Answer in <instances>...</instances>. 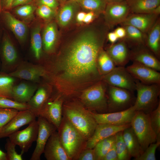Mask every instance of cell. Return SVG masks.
Instances as JSON below:
<instances>
[{
    "instance_id": "obj_1",
    "label": "cell",
    "mask_w": 160,
    "mask_h": 160,
    "mask_svg": "<svg viewBox=\"0 0 160 160\" xmlns=\"http://www.w3.org/2000/svg\"><path fill=\"white\" fill-rule=\"evenodd\" d=\"M109 28L106 25L101 28L94 27L77 37L56 63L55 68L62 73L55 77V82L63 79L74 82L87 77L95 83L101 80L97 60Z\"/></svg>"
},
{
    "instance_id": "obj_2",
    "label": "cell",
    "mask_w": 160,
    "mask_h": 160,
    "mask_svg": "<svg viewBox=\"0 0 160 160\" xmlns=\"http://www.w3.org/2000/svg\"><path fill=\"white\" fill-rule=\"evenodd\" d=\"M63 115L87 140L92 136L98 124L91 111L88 110L81 102L74 101L63 105Z\"/></svg>"
},
{
    "instance_id": "obj_3",
    "label": "cell",
    "mask_w": 160,
    "mask_h": 160,
    "mask_svg": "<svg viewBox=\"0 0 160 160\" xmlns=\"http://www.w3.org/2000/svg\"><path fill=\"white\" fill-rule=\"evenodd\" d=\"M61 142L71 160H77L87 140L64 116L57 129Z\"/></svg>"
},
{
    "instance_id": "obj_4",
    "label": "cell",
    "mask_w": 160,
    "mask_h": 160,
    "mask_svg": "<svg viewBox=\"0 0 160 160\" xmlns=\"http://www.w3.org/2000/svg\"><path fill=\"white\" fill-rule=\"evenodd\" d=\"M135 82L137 97L133 106L136 111L149 113L160 102V84H146L136 80Z\"/></svg>"
},
{
    "instance_id": "obj_5",
    "label": "cell",
    "mask_w": 160,
    "mask_h": 160,
    "mask_svg": "<svg viewBox=\"0 0 160 160\" xmlns=\"http://www.w3.org/2000/svg\"><path fill=\"white\" fill-rule=\"evenodd\" d=\"M100 80L84 91L80 98L81 102L89 111L105 113L108 112L107 89Z\"/></svg>"
},
{
    "instance_id": "obj_6",
    "label": "cell",
    "mask_w": 160,
    "mask_h": 160,
    "mask_svg": "<svg viewBox=\"0 0 160 160\" xmlns=\"http://www.w3.org/2000/svg\"><path fill=\"white\" fill-rule=\"evenodd\" d=\"M130 125L138 139L143 153L151 144L156 141L157 137L151 126L149 113L137 111Z\"/></svg>"
},
{
    "instance_id": "obj_7",
    "label": "cell",
    "mask_w": 160,
    "mask_h": 160,
    "mask_svg": "<svg viewBox=\"0 0 160 160\" xmlns=\"http://www.w3.org/2000/svg\"><path fill=\"white\" fill-rule=\"evenodd\" d=\"M107 89V113L124 111L134 105L136 98L133 92L109 85Z\"/></svg>"
},
{
    "instance_id": "obj_8",
    "label": "cell",
    "mask_w": 160,
    "mask_h": 160,
    "mask_svg": "<svg viewBox=\"0 0 160 160\" xmlns=\"http://www.w3.org/2000/svg\"><path fill=\"white\" fill-rule=\"evenodd\" d=\"M101 80L108 85L132 92L135 90V79L124 66L116 67L110 72L102 76Z\"/></svg>"
},
{
    "instance_id": "obj_9",
    "label": "cell",
    "mask_w": 160,
    "mask_h": 160,
    "mask_svg": "<svg viewBox=\"0 0 160 160\" xmlns=\"http://www.w3.org/2000/svg\"><path fill=\"white\" fill-rule=\"evenodd\" d=\"M136 111L133 105L127 109L118 112L105 113L91 112L97 124L122 126L130 125Z\"/></svg>"
},
{
    "instance_id": "obj_10",
    "label": "cell",
    "mask_w": 160,
    "mask_h": 160,
    "mask_svg": "<svg viewBox=\"0 0 160 160\" xmlns=\"http://www.w3.org/2000/svg\"><path fill=\"white\" fill-rule=\"evenodd\" d=\"M131 12L126 0L107 3L103 13L105 23L109 28L120 24Z\"/></svg>"
},
{
    "instance_id": "obj_11",
    "label": "cell",
    "mask_w": 160,
    "mask_h": 160,
    "mask_svg": "<svg viewBox=\"0 0 160 160\" xmlns=\"http://www.w3.org/2000/svg\"><path fill=\"white\" fill-rule=\"evenodd\" d=\"M26 128L13 133L8 137L10 140L16 146H18L23 153L27 152L33 143L36 141L39 124L36 120L28 124Z\"/></svg>"
},
{
    "instance_id": "obj_12",
    "label": "cell",
    "mask_w": 160,
    "mask_h": 160,
    "mask_svg": "<svg viewBox=\"0 0 160 160\" xmlns=\"http://www.w3.org/2000/svg\"><path fill=\"white\" fill-rule=\"evenodd\" d=\"M39 129L36 145L30 160H40L47 142L50 136L57 130V128L44 118L38 117Z\"/></svg>"
},
{
    "instance_id": "obj_13",
    "label": "cell",
    "mask_w": 160,
    "mask_h": 160,
    "mask_svg": "<svg viewBox=\"0 0 160 160\" xmlns=\"http://www.w3.org/2000/svg\"><path fill=\"white\" fill-rule=\"evenodd\" d=\"M126 68L135 79L143 84H160V73L159 71L136 62H133Z\"/></svg>"
},
{
    "instance_id": "obj_14",
    "label": "cell",
    "mask_w": 160,
    "mask_h": 160,
    "mask_svg": "<svg viewBox=\"0 0 160 160\" xmlns=\"http://www.w3.org/2000/svg\"><path fill=\"white\" fill-rule=\"evenodd\" d=\"M60 96L49 100L40 111L38 116L46 119L58 129L63 117V100Z\"/></svg>"
},
{
    "instance_id": "obj_15",
    "label": "cell",
    "mask_w": 160,
    "mask_h": 160,
    "mask_svg": "<svg viewBox=\"0 0 160 160\" xmlns=\"http://www.w3.org/2000/svg\"><path fill=\"white\" fill-rule=\"evenodd\" d=\"M45 73L41 66L26 62L20 63L13 71L8 73L15 78L20 79L34 82H37Z\"/></svg>"
},
{
    "instance_id": "obj_16",
    "label": "cell",
    "mask_w": 160,
    "mask_h": 160,
    "mask_svg": "<svg viewBox=\"0 0 160 160\" xmlns=\"http://www.w3.org/2000/svg\"><path fill=\"white\" fill-rule=\"evenodd\" d=\"M36 116L28 109L18 113L0 131V138L8 137L19 130L22 126L36 120Z\"/></svg>"
},
{
    "instance_id": "obj_17",
    "label": "cell",
    "mask_w": 160,
    "mask_h": 160,
    "mask_svg": "<svg viewBox=\"0 0 160 160\" xmlns=\"http://www.w3.org/2000/svg\"><path fill=\"white\" fill-rule=\"evenodd\" d=\"M0 53L2 65L7 69H15L20 63L17 50L7 34L2 39Z\"/></svg>"
},
{
    "instance_id": "obj_18",
    "label": "cell",
    "mask_w": 160,
    "mask_h": 160,
    "mask_svg": "<svg viewBox=\"0 0 160 160\" xmlns=\"http://www.w3.org/2000/svg\"><path fill=\"white\" fill-rule=\"evenodd\" d=\"M159 15L153 13H130L120 25L122 26L129 25L138 29L146 34L154 25Z\"/></svg>"
},
{
    "instance_id": "obj_19",
    "label": "cell",
    "mask_w": 160,
    "mask_h": 160,
    "mask_svg": "<svg viewBox=\"0 0 160 160\" xmlns=\"http://www.w3.org/2000/svg\"><path fill=\"white\" fill-rule=\"evenodd\" d=\"M130 60L153 68L160 71V62L145 45L131 47Z\"/></svg>"
},
{
    "instance_id": "obj_20",
    "label": "cell",
    "mask_w": 160,
    "mask_h": 160,
    "mask_svg": "<svg viewBox=\"0 0 160 160\" xmlns=\"http://www.w3.org/2000/svg\"><path fill=\"white\" fill-rule=\"evenodd\" d=\"M43 153L47 160H71L61 142L56 131L49 138Z\"/></svg>"
},
{
    "instance_id": "obj_21",
    "label": "cell",
    "mask_w": 160,
    "mask_h": 160,
    "mask_svg": "<svg viewBox=\"0 0 160 160\" xmlns=\"http://www.w3.org/2000/svg\"><path fill=\"white\" fill-rule=\"evenodd\" d=\"M130 126H117L105 124H98L93 134L87 141L86 148H93L99 141L114 135L118 132L123 131Z\"/></svg>"
},
{
    "instance_id": "obj_22",
    "label": "cell",
    "mask_w": 160,
    "mask_h": 160,
    "mask_svg": "<svg viewBox=\"0 0 160 160\" xmlns=\"http://www.w3.org/2000/svg\"><path fill=\"white\" fill-rule=\"evenodd\" d=\"M3 21L20 43L25 41L28 33L26 24L15 18L8 10L1 12Z\"/></svg>"
},
{
    "instance_id": "obj_23",
    "label": "cell",
    "mask_w": 160,
    "mask_h": 160,
    "mask_svg": "<svg viewBox=\"0 0 160 160\" xmlns=\"http://www.w3.org/2000/svg\"><path fill=\"white\" fill-rule=\"evenodd\" d=\"M123 39L115 43L108 48L107 52L116 66H124L130 60V50Z\"/></svg>"
},
{
    "instance_id": "obj_24",
    "label": "cell",
    "mask_w": 160,
    "mask_h": 160,
    "mask_svg": "<svg viewBox=\"0 0 160 160\" xmlns=\"http://www.w3.org/2000/svg\"><path fill=\"white\" fill-rule=\"evenodd\" d=\"M80 7L78 3L71 0H67L61 4L57 14V20L59 25L64 27L69 25Z\"/></svg>"
},
{
    "instance_id": "obj_25",
    "label": "cell",
    "mask_w": 160,
    "mask_h": 160,
    "mask_svg": "<svg viewBox=\"0 0 160 160\" xmlns=\"http://www.w3.org/2000/svg\"><path fill=\"white\" fill-rule=\"evenodd\" d=\"M37 89L34 84L23 82L14 85L12 91V99L17 102L27 103L33 96Z\"/></svg>"
},
{
    "instance_id": "obj_26",
    "label": "cell",
    "mask_w": 160,
    "mask_h": 160,
    "mask_svg": "<svg viewBox=\"0 0 160 160\" xmlns=\"http://www.w3.org/2000/svg\"><path fill=\"white\" fill-rule=\"evenodd\" d=\"M145 46L159 59L160 57V19L146 34Z\"/></svg>"
},
{
    "instance_id": "obj_27",
    "label": "cell",
    "mask_w": 160,
    "mask_h": 160,
    "mask_svg": "<svg viewBox=\"0 0 160 160\" xmlns=\"http://www.w3.org/2000/svg\"><path fill=\"white\" fill-rule=\"evenodd\" d=\"M49 92L44 87L37 88L30 100L27 103L29 106L28 110L36 117L44 106L49 99Z\"/></svg>"
},
{
    "instance_id": "obj_28",
    "label": "cell",
    "mask_w": 160,
    "mask_h": 160,
    "mask_svg": "<svg viewBox=\"0 0 160 160\" xmlns=\"http://www.w3.org/2000/svg\"><path fill=\"white\" fill-rule=\"evenodd\" d=\"M123 137L131 157L134 159L143 153L138 139L131 125L123 131Z\"/></svg>"
},
{
    "instance_id": "obj_29",
    "label": "cell",
    "mask_w": 160,
    "mask_h": 160,
    "mask_svg": "<svg viewBox=\"0 0 160 160\" xmlns=\"http://www.w3.org/2000/svg\"><path fill=\"white\" fill-rule=\"evenodd\" d=\"M132 13H152L160 5V0H126Z\"/></svg>"
},
{
    "instance_id": "obj_30",
    "label": "cell",
    "mask_w": 160,
    "mask_h": 160,
    "mask_svg": "<svg viewBox=\"0 0 160 160\" xmlns=\"http://www.w3.org/2000/svg\"><path fill=\"white\" fill-rule=\"evenodd\" d=\"M58 37V31L56 24L53 22L45 26L42 37L43 47L47 52H50L54 49Z\"/></svg>"
},
{
    "instance_id": "obj_31",
    "label": "cell",
    "mask_w": 160,
    "mask_h": 160,
    "mask_svg": "<svg viewBox=\"0 0 160 160\" xmlns=\"http://www.w3.org/2000/svg\"><path fill=\"white\" fill-rule=\"evenodd\" d=\"M123 26L126 31L125 37L123 39L127 43L129 47L145 45L146 34L137 28L131 25Z\"/></svg>"
},
{
    "instance_id": "obj_32",
    "label": "cell",
    "mask_w": 160,
    "mask_h": 160,
    "mask_svg": "<svg viewBox=\"0 0 160 160\" xmlns=\"http://www.w3.org/2000/svg\"><path fill=\"white\" fill-rule=\"evenodd\" d=\"M41 31V25L38 24L32 28L31 32V48L34 57L37 60L40 59L42 53L43 44Z\"/></svg>"
},
{
    "instance_id": "obj_33",
    "label": "cell",
    "mask_w": 160,
    "mask_h": 160,
    "mask_svg": "<svg viewBox=\"0 0 160 160\" xmlns=\"http://www.w3.org/2000/svg\"><path fill=\"white\" fill-rule=\"evenodd\" d=\"M97 65L99 73L102 76L110 72L116 66L107 52L103 49L98 55Z\"/></svg>"
},
{
    "instance_id": "obj_34",
    "label": "cell",
    "mask_w": 160,
    "mask_h": 160,
    "mask_svg": "<svg viewBox=\"0 0 160 160\" xmlns=\"http://www.w3.org/2000/svg\"><path fill=\"white\" fill-rule=\"evenodd\" d=\"M15 79L8 74L0 73V97L12 99V89Z\"/></svg>"
},
{
    "instance_id": "obj_35",
    "label": "cell",
    "mask_w": 160,
    "mask_h": 160,
    "mask_svg": "<svg viewBox=\"0 0 160 160\" xmlns=\"http://www.w3.org/2000/svg\"><path fill=\"white\" fill-rule=\"evenodd\" d=\"M107 4L105 0H80L79 3L84 9L99 15L103 13Z\"/></svg>"
},
{
    "instance_id": "obj_36",
    "label": "cell",
    "mask_w": 160,
    "mask_h": 160,
    "mask_svg": "<svg viewBox=\"0 0 160 160\" xmlns=\"http://www.w3.org/2000/svg\"><path fill=\"white\" fill-rule=\"evenodd\" d=\"M115 140V135L98 142L93 148L96 160H102Z\"/></svg>"
},
{
    "instance_id": "obj_37",
    "label": "cell",
    "mask_w": 160,
    "mask_h": 160,
    "mask_svg": "<svg viewBox=\"0 0 160 160\" xmlns=\"http://www.w3.org/2000/svg\"><path fill=\"white\" fill-rule=\"evenodd\" d=\"M115 144L118 160H129L131 157L129 154L123 136V131L115 135Z\"/></svg>"
},
{
    "instance_id": "obj_38",
    "label": "cell",
    "mask_w": 160,
    "mask_h": 160,
    "mask_svg": "<svg viewBox=\"0 0 160 160\" xmlns=\"http://www.w3.org/2000/svg\"><path fill=\"white\" fill-rule=\"evenodd\" d=\"M36 8L34 3L21 5L14 8V12L20 17L24 19H29L33 17Z\"/></svg>"
},
{
    "instance_id": "obj_39",
    "label": "cell",
    "mask_w": 160,
    "mask_h": 160,
    "mask_svg": "<svg viewBox=\"0 0 160 160\" xmlns=\"http://www.w3.org/2000/svg\"><path fill=\"white\" fill-rule=\"evenodd\" d=\"M160 144V137H158L155 142L151 144L135 160H156L155 153Z\"/></svg>"
},
{
    "instance_id": "obj_40",
    "label": "cell",
    "mask_w": 160,
    "mask_h": 160,
    "mask_svg": "<svg viewBox=\"0 0 160 160\" xmlns=\"http://www.w3.org/2000/svg\"><path fill=\"white\" fill-rule=\"evenodd\" d=\"M0 108H13L21 111L28 109L29 106L27 103H19L9 98L0 97Z\"/></svg>"
},
{
    "instance_id": "obj_41",
    "label": "cell",
    "mask_w": 160,
    "mask_h": 160,
    "mask_svg": "<svg viewBox=\"0 0 160 160\" xmlns=\"http://www.w3.org/2000/svg\"><path fill=\"white\" fill-rule=\"evenodd\" d=\"M150 123L157 138L160 136V102L156 107L149 113Z\"/></svg>"
},
{
    "instance_id": "obj_42",
    "label": "cell",
    "mask_w": 160,
    "mask_h": 160,
    "mask_svg": "<svg viewBox=\"0 0 160 160\" xmlns=\"http://www.w3.org/2000/svg\"><path fill=\"white\" fill-rule=\"evenodd\" d=\"M19 111L13 108H0V131Z\"/></svg>"
},
{
    "instance_id": "obj_43",
    "label": "cell",
    "mask_w": 160,
    "mask_h": 160,
    "mask_svg": "<svg viewBox=\"0 0 160 160\" xmlns=\"http://www.w3.org/2000/svg\"><path fill=\"white\" fill-rule=\"evenodd\" d=\"M16 145L12 143L8 138L7 140L5 148L7 151L6 153L7 160H22V155L23 153L21 152L18 153L16 151Z\"/></svg>"
},
{
    "instance_id": "obj_44",
    "label": "cell",
    "mask_w": 160,
    "mask_h": 160,
    "mask_svg": "<svg viewBox=\"0 0 160 160\" xmlns=\"http://www.w3.org/2000/svg\"><path fill=\"white\" fill-rule=\"evenodd\" d=\"M36 11L39 17L46 20H49L53 18L56 13V10L44 5L37 6Z\"/></svg>"
},
{
    "instance_id": "obj_45",
    "label": "cell",
    "mask_w": 160,
    "mask_h": 160,
    "mask_svg": "<svg viewBox=\"0 0 160 160\" xmlns=\"http://www.w3.org/2000/svg\"><path fill=\"white\" fill-rule=\"evenodd\" d=\"M77 160H96L93 148L84 149L79 155Z\"/></svg>"
},
{
    "instance_id": "obj_46",
    "label": "cell",
    "mask_w": 160,
    "mask_h": 160,
    "mask_svg": "<svg viewBox=\"0 0 160 160\" xmlns=\"http://www.w3.org/2000/svg\"><path fill=\"white\" fill-rule=\"evenodd\" d=\"M34 3L36 6L44 5L56 10L58 9L60 5V3L57 0H36Z\"/></svg>"
},
{
    "instance_id": "obj_47",
    "label": "cell",
    "mask_w": 160,
    "mask_h": 160,
    "mask_svg": "<svg viewBox=\"0 0 160 160\" xmlns=\"http://www.w3.org/2000/svg\"><path fill=\"white\" fill-rule=\"evenodd\" d=\"M102 160H118L115 142L103 158Z\"/></svg>"
},
{
    "instance_id": "obj_48",
    "label": "cell",
    "mask_w": 160,
    "mask_h": 160,
    "mask_svg": "<svg viewBox=\"0 0 160 160\" xmlns=\"http://www.w3.org/2000/svg\"><path fill=\"white\" fill-rule=\"evenodd\" d=\"M35 0H14L11 5V9L20 5L34 3Z\"/></svg>"
},
{
    "instance_id": "obj_49",
    "label": "cell",
    "mask_w": 160,
    "mask_h": 160,
    "mask_svg": "<svg viewBox=\"0 0 160 160\" xmlns=\"http://www.w3.org/2000/svg\"><path fill=\"white\" fill-rule=\"evenodd\" d=\"M116 34L118 39H124L126 35L125 29L123 26L118 27L114 31Z\"/></svg>"
},
{
    "instance_id": "obj_50",
    "label": "cell",
    "mask_w": 160,
    "mask_h": 160,
    "mask_svg": "<svg viewBox=\"0 0 160 160\" xmlns=\"http://www.w3.org/2000/svg\"><path fill=\"white\" fill-rule=\"evenodd\" d=\"M99 15L92 12H88L86 14L83 22L88 24L91 22Z\"/></svg>"
},
{
    "instance_id": "obj_51",
    "label": "cell",
    "mask_w": 160,
    "mask_h": 160,
    "mask_svg": "<svg viewBox=\"0 0 160 160\" xmlns=\"http://www.w3.org/2000/svg\"><path fill=\"white\" fill-rule=\"evenodd\" d=\"M14 0H0L2 11L8 10L11 9V6Z\"/></svg>"
},
{
    "instance_id": "obj_52",
    "label": "cell",
    "mask_w": 160,
    "mask_h": 160,
    "mask_svg": "<svg viewBox=\"0 0 160 160\" xmlns=\"http://www.w3.org/2000/svg\"><path fill=\"white\" fill-rule=\"evenodd\" d=\"M107 36L109 41L112 44H113L116 43L118 39L116 34L114 31L108 33Z\"/></svg>"
},
{
    "instance_id": "obj_53",
    "label": "cell",
    "mask_w": 160,
    "mask_h": 160,
    "mask_svg": "<svg viewBox=\"0 0 160 160\" xmlns=\"http://www.w3.org/2000/svg\"><path fill=\"white\" fill-rule=\"evenodd\" d=\"M86 13L83 12H78L76 16V19L78 22L81 23L83 22Z\"/></svg>"
},
{
    "instance_id": "obj_54",
    "label": "cell",
    "mask_w": 160,
    "mask_h": 160,
    "mask_svg": "<svg viewBox=\"0 0 160 160\" xmlns=\"http://www.w3.org/2000/svg\"><path fill=\"white\" fill-rule=\"evenodd\" d=\"M0 160H7L6 153L0 149Z\"/></svg>"
},
{
    "instance_id": "obj_55",
    "label": "cell",
    "mask_w": 160,
    "mask_h": 160,
    "mask_svg": "<svg viewBox=\"0 0 160 160\" xmlns=\"http://www.w3.org/2000/svg\"><path fill=\"white\" fill-rule=\"evenodd\" d=\"M152 13L157 15H159L160 14V5L158 6L154 9Z\"/></svg>"
},
{
    "instance_id": "obj_56",
    "label": "cell",
    "mask_w": 160,
    "mask_h": 160,
    "mask_svg": "<svg viewBox=\"0 0 160 160\" xmlns=\"http://www.w3.org/2000/svg\"><path fill=\"white\" fill-rule=\"evenodd\" d=\"M107 3H114L121 1L126 0H105Z\"/></svg>"
},
{
    "instance_id": "obj_57",
    "label": "cell",
    "mask_w": 160,
    "mask_h": 160,
    "mask_svg": "<svg viewBox=\"0 0 160 160\" xmlns=\"http://www.w3.org/2000/svg\"><path fill=\"white\" fill-rule=\"evenodd\" d=\"M67 0H57L59 3H60L61 4L63 3Z\"/></svg>"
},
{
    "instance_id": "obj_58",
    "label": "cell",
    "mask_w": 160,
    "mask_h": 160,
    "mask_svg": "<svg viewBox=\"0 0 160 160\" xmlns=\"http://www.w3.org/2000/svg\"><path fill=\"white\" fill-rule=\"evenodd\" d=\"M2 12L1 8V3H0V14Z\"/></svg>"
},
{
    "instance_id": "obj_59",
    "label": "cell",
    "mask_w": 160,
    "mask_h": 160,
    "mask_svg": "<svg viewBox=\"0 0 160 160\" xmlns=\"http://www.w3.org/2000/svg\"><path fill=\"white\" fill-rule=\"evenodd\" d=\"M72 0V1H76V2H77V3H78L79 4L80 2V0Z\"/></svg>"
}]
</instances>
